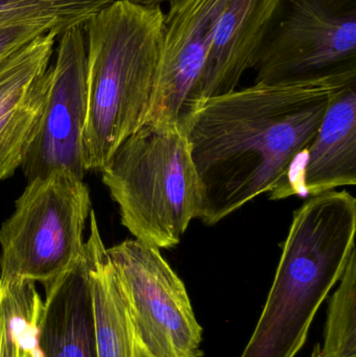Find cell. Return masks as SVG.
I'll return each mask as SVG.
<instances>
[{
  "mask_svg": "<svg viewBox=\"0 0 356 357\" xmlns=\"http://www.w3.org/2000/svg\"><path fill=\"white\" fill-rule=\"evenodd\" d=\"M339 88L255 83L196 102L181 126L200 181V220L215 226L263 193L277 199Z\"/></svg>",
  "mask_w": 356,
  "mask_h": 357,
  "instance_id": "cell-1",
  "label": "cell"
},
{
  "mask_svg": "<svg viewBox=\"0 0 356 357\" xmlns=\"http://www.w3.org/2000/svg\"><path fill=\"white\" fill-rule=\"evenodd\" d=\"M164 13L114 0L84 24L87 40V172L105 167L144 123L162 42Z\"/></svg>",
  "mask_w": 356,
  "mask_h": 357,
  "instance_id": "cell-2",
  "label": "cell"
},
{
  "mask_svg": "<svg viewBox=\"0 0 356 357\" xmlns=\"http://www.w3.org/2000/svg\"><path fill=\"white\" fill-rule=\"evenodd\" d=\"M100 173L118 205L121 224L141 243L171 249L190 222L200 220V181L182 126L144 123Z\"/></svg>",
  "mask_w": 356,
  "mask_h": 357,
  "instance_id": "cell-3",
  "label": "cell"
},
{
  "mask_svg": "<svg viewBox=\"0 0 356 357\" xmlns=\"http://www.w3.org/2000/svg\"><path fill=\"white\" fill-rule=\"evenodd\" d=\"M90 212L87 185L66 169L27 182L0 227V279L54 284L83 260Z\"/></svg>",
  "mask_w": 356,
  "mask_h": 357,
  "instance_id": "cell-4",
  "label": "cell"
},
{
  "mask_svg": "<svg viewBox=\"0 0 356 357\" xmlns=\"http://www.w3.org/2000/svg\"><path fill=\"white\" fill-rule=\"evenodd\" d=\"M253 69L267 85L356 83V0H277Z\"/></svg>",
  "mask_w": 356,
  "mask_h": 357,
  "instance_id": "cell-5",
  "label": "cell"
},
{
  "mask_svg": "<svg viewBox=\"0 0 356 357\" xmlns=\"http://www.w3.org/2000/svg\"><path fill=\"white\" fill-rule=\"evenodd\" d=\"M107 251L148 356H202V327L187 289L160 250L127 239Z\"/></svg>",
  "mask_w": 356,
  "mask_h": 357,
  "instance_id": "cell-6",
  "label": "cell"
},
{
  "mask_svg": "<svg viewBox=\"0 0 356 357\" xmlns=\"http://www.w3.org/2000/svg\"><path fill=\"white\" fill-rule=\"evenodd\" d=\"M41 117L21 169L27 182L54 169L83 180L87 173L84 132L87 119V40L83 25L59 36Z\"/></svg>",
  "mask_w": 356,
  "mask_h": 357,
  "instance_id": "cell-7",
  "label": "cell"
},
{
  "mask_svg": "<svg viewBox=\"0 0 356 357\" xmlns=\"http://www.w3.org/2000/svg\"><path fill=\"white\" fill-rule=\"evenodd\" d=\"M223 2L177 0L169 3L146 123H183L208 58Z\"/></svg>",
  "mask_w": 356,
  "mask_h": 357,
  "instance_id": "cell-8",
  "label": "cell"
},
{
  "mask_svg": "<svg viewBox=\"0 0 356 357\" xmlns=\"http://www.w3.org/2000/svg\"><path fill=\"white\" fill-rule=\"evenodd\" d=\"M276 2L224 0L188 113L201 100L235 90L244 73L253 68Z\"/></svg>",
  "mask_w": 356,
  "mask_h": 357,
  "instance_id": "cell-9",
  "label": "cell"
},
{
  "mask_svg": "<svg viewBox=\"0 0 356 357\" xmlns=\"http://www.w3.org/2000/svg\"><path fill=\"white\" fill-rule=\"evenodd\" d=\"M305 161L288 178L286 197L320 195L356 184V83L334 90L323 121L305 152Z\"/></svg>",
  "mask_w": 356,
  "mask_h": 357,
  "instance_id": "cell-10",
  "label": "cell"
},
{
  "mask_svg": "<svg viewBox=\"0 0 356 357\" xmlns=\"http://www.w3.org/2000/svg\"><path fill=\"white\" fill-rule=\"evenodd\" d=\"M44 289L39 337L43 357H98L93 302L84 258Z\"/></svg>",
  "mask_w": 356,
  "mask_h": 357,
  "instance_id": "cell-11",
  "label": "cell"
},
{
  "mask_svg": "<svg viewBox=\"0 0 356 357\" xmlns=\"http://www.w3.org/2000/svg\"><path fill=\"white\" fill-rule=\"evenodd\" d=\"M89 222L84 262L93 302L96 354L98 357H137L138 337L127 298L105 247L93 210Z\"/></svg>",
  "mask_w": 356,
  "mask_h": 357,
  "instance_id": "cell-12",
  "label": "cell"
},
{
  "mask_svg": "<svg viewBox=\"0 0 356 357\" xmlns=\"http://www.w3.org/2000/svg\"><path fill=\"white\" fill-rule=\"evenodd\" d=\"M43 307L35 282L0 279V357H43L39 343Z\"/></svg>",
  "mask_w": 356,
  "mask_h": 357,
  "instance_id": "cell-13",
  "label": "cell"
},
{
  "mask_svg": "<svg viewBox=\"0 0 356 357\" xmlns=\"http://www.w3.org/2000/svg\"><path fill=\"white\" fill-rule=\"evenodd\" d=\"M49 67L0 108V181L21 167L33 139L49 88Z\"/></svg>",
  "mask_w": 356,
  "mask_h": 357,
  "instance_id": "cell-14",
  "label": "cell"
},
{
  "mask_svg": "<svg viewBox=\"0 0 356 357\" xmlns=\"http://www.w3.org/2000/svg\"><path fill=\"white\" fill-rule=\"evenodd\" d=\"M114 0H0V26L36 25L62 35L83 25Z\"/></svg>",
  "mask_w": 356,
  "mask_h": 357,
  "instance_id": "cell-15",
  "label": "cell"
},
{
  "mask_svg": "<svg viewBox=\"0 0 356 357\" xmlns=\"http://www.w3.org/2000/svg\"><path fill=\"white\" fill-rule=\"evenodd\" d=\"M328 304L322 357H356V251Z\"/></svg>",
  "mask_w": 356,
  "mask_h": 357,
  "instance_id": "cell-16",
  "label": "cell"
},
{
  "mask_svg": "<svg viewBox=\"0 0 356 357\" xmlns=\"http://www.w3.org/2000/svg\"><path fill=\"white\" fill-rule=\"evenodd\" d=\"M56 38L44 33L0 59V108L49 67Z\"/></svg>",
  "mask_w": 356,
  "mask_h": 357,
  "instance_id": "cell-17",
  "label": "cell"
},
{
  "mask_svg": "<svg viewBox=\"0 0 356 357\" xmlns=\"http://www.w3.org/2000/svg\"><path fill=\"white\" fill-rule=\"evenodd\" d=\"M48 33L36 25H3L0 26V59L29 43L42 33Z\"/></svg>",
  "mask_w": 356,
  "mask_h": 357,
  "instance_id": "cell-18",
  "label": "cell"
},
{
  "mask_svg": "<svg viewBox=\"0 0 356 357\" xmlns=\"http://www.w3.org/2000/svg\"><path fill=\"white\" fill-rule=\"evenodd\" d=\"M133 3L138 4V6H146V8H156V6H161V4L173 3L177 0H129Z\"/></svg>",
  "mask_w": 356,
  "mask_h": 357,
  "instance_id": "cell-19",
  "label": "cell"
},
{
  "mask_svg": "<svg viewBox=\"0 0 356 357\" xmlns=\"http://www.w3.org/2000/svg\"><path fill=\"white\" fill-rule=\"evenodd\" d=\"M311 357H322L321 354H320V344L316 345V347L314 348L313 354H311Z\"/></svg>",
  "mask_w": 356,
  "mask_h": 357,
  "instance_id": "cell-20",
  "label": "cell"
}]
</instances>
